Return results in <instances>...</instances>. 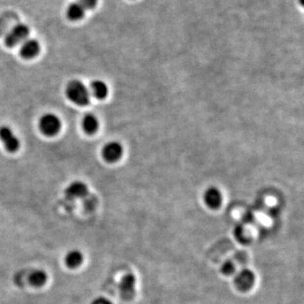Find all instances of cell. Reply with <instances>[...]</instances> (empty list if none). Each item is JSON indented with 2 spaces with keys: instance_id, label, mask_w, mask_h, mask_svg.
<instances>
[{
  "instance_id": "cell-2",
  "label": "cell",
  "mask_w": 304,
  "mask_h": 304,
  "mask_svg": "<svg viewBox=\"0 0 304 304\" xmlns=\"http://www.w3.org/2000/svg\"><path fill=\"white\" fill-rule=\"evenodd\" d=\"M29 34V27L27 25L23 23L15 24L5 33L4 44L9 48L15 47L26 41Z\"/></svg>"
},
{
  "instance_id": "cell-7",
  "label": "cell",
  "mask_w": 304,
  "mask_h": 304,
  "mask_svg": "<svg viewBox=\"0 0 304 304\" xmlns=\"http://www.w3.org/2000/svg\"><path fill=\"white\" fill-rule=\"evenodd\" d=\"M0 139L9 152H15L20 148L19 139L8 126L3 125L0 127Z\"/></svg>"
},
{
  "instance_id": "cell-6",
  "label": "cell",
  "mask_w": 304,
  "mask_h": 304,
  "mask_svg": "<svg viewBox=\"0 0 304 304\" xmlns=\"http://www.w3.org/2000/svg\"><path fill=\"white\" fill-rule=\"evenodd\" d=\"M124 153L123 145L118 141H110L104 145L101 151L103 159L109 163H116L121 158Z\"/></svg>"
},
{
  "instance_id": "cell-8",
  "label": "cell",
  "mask_w": 304,
  "mask_h": 304,
  "mask_svg": "<svg viewBox=\"0 0 304 304\" xmlns=\"http://www.w3.org/2000/svg\"><path fill=\"white\" fill-rule=\"evenodd\" d=\"M222 192L216 187H210L204 192V203L212 210H216L222 205Z\"/></svg>"
},
{
  "instance_id": "cell-5",
  "label": "cell",
  "mask_w": 304,
  "mask_h": 304,
  "mask_svg": "<svg viewBox=\"0 0 304 304\" xmlns=\"http://www.w3.org/2000/svg\"><path fill=\"white\" fill-rule=\"evenodd\" d=\"M136 277L132 273L123 275L118 283V290L124 300H131L135 296Z\"/></svg>"
},
{
  "instance_id": "cell-16",
  "label": "cell",
  "mask_w": 304,
  "mask_h": 304,
  "mask_svg": "<svg viewBox=\"0 0 304 304\" xmlns=\"http://www.w3.org/2000/svg\"><path fill=\"white\" fill-rule=\"evenodd\" d=\"M15 14H4L0 16V35L9 31V25L15 21Z\"/></svg>"
},
{
  "instance_id": "cell-19",
  "label": "cell",
  "mask_w": 304,
  "mask_h": 304,
  "mask_svg": "<svg viewBox=\"0 0 304 304\" xmlns=\"http://www.w3.org/2000/svg\"><path fill=\"white\" fill-rule=\"evenodd\" d=\"M91 304H112V303L105 297H98L95 299Z\"/></svg>"
},
{
  "instance_id": "cell-15",
  "label": "cell",
  "mask_w": 304,
  "mask_h": 304,
  "mask_svg": "<svg viewBox=\"0 0 304 304\" xmlns=\"http://www.w3.org/2000/svg\"><path fill=\"white\" fill-rule=\"evenodd\" d=\"M86 13V9L83 7L80 3L78 2H74L70 3L67 8L66 15L68 17V20L72 21H79L80 19H82Z\"/></svg>"
},
{
  "instance_id": "cell-11",
  "label": "cell",
  "mask_w": 304,
  "mask_h": 304,
  "mask_svg": "<svg viewBox=\"0 0 304 304\" xmlns=\"http://www.w3.org/2000/svg\"><path fill=\"white\" fill-rule=\"evenodd\" d=\"M83 260H84V255L82 253L77 249H74L65 255V266H67L68 269H76L82 265Z\"/></svg>"
},
{
  "instance_id": "cell-3",
  "label": "cell",
  "mask_w": 304,
  "mask_h": 304,
  "mask_svg": "<svg viewBox=\"0 0 304 304\" xmlns=\"http://www.w3.org/2000/svg\"><path fill=\"white\" fill-rule=\"evenodd\" d=\"M39 129L46 136H55L61 130L60 118L53 113H45L39 119Z\"/></svg>"
},
{
  "instance_id": "cell-4",
  "label": "cell",
  "mask_w": 304,
  "mask_h": 304,
  "mask_svg": "<svg viewBox=\"0 0 304 304\" xmlns=\"http://www.w3.org/2000/svg\"><path fill=\"white\" fill-rule=\"evenodd\" d=\"M255 281V274L252 270L242 269L237 272L236 276L234 277V286L240 292L247 293L253 288Z\"/></svg>"
},
{
  "instance_id": "cell-1",
  "label": "cell",
  "mask_w": 304,
  "mask_h": 304,
  "mask_svg": "<svg viewBox=\"0 0 304 304\" xmlns=\"http://www.w3.org/2000/svg\"><path fill=\"white\" fill-rule=\"evenodd\" d=\"M65 94L71 102L77 106H86L91 102V92L80 80H70L65 88Z\"/></svg>"
},
{
  "instance_id": "cell-14",
  "label": "cell",
  "mask_w": 304,
  "mask_h": 304,
  "mask_svg": "<svg viewBox=\"0 0 304 304\" xmlns=\"http://www.w3.org/2000/svg\"><path fill=\"white\" fill-rule=\"evenodd\" d=\"M91 92L95 98L98 99H104L108 95V87L106 83L100 80H95L91 84Z\"/></svg>"
},
{
  "instance_id": "cell-18",
  "label": "cell",
  "mask_w": 304,
  "mask_h": 304,
  "mask_svg": "<svg viewBox=\"0 0 304 304\" xmlns=\"http://www.w3.org/2000/svg\"><path fill=\"white\" fill-rule=\"evenodd\" d=\"M78 3L85 8V9H92L96 7L98 0H78Z\"/></svg>"
},
{
  "instance_id": "cell-13",
  "label": "cell",
  "mask_w": 304,
  "mask_h": 304,
  "mask_svg": "<svg viewBox=\"0 0 304 304\" xmlns=\"http://www.w3.org/2000/svg\"><path fill=\"white\" fill-rule=\"evenodd\" d=\"M82 128L83 130L87 135H94L99 128V121H98V118L92 113H87L83 118Z\"/></svg>"
},
{
  "instance_id": "cell-17",
  "label": "cell",
  "mask_w": 304,
  "mask_h": 304,
  "mask_svg": "<svg viewBox=\"0 0 304 304\" xmlns=\"http://www.w3.org/2000/svg\"><path fill=\"white\" fill-rule=\"evenodd\" d=\"M221 272L225 275H231L235 272V265L230 260L225 261L221 267Z\"/></svg>"
},
{
  "instance_id": "cell-12",
  "label": "cell",
  "mask_w": 304,
  "mask_h": 304,
  "mask_svg": "<svg viewBox=\"0 0 304 304\" xmlns=\"http://www.w3.org/2000/svg\"><path fill=\"white\" fill-rule=\"evenodd\" d=\"M28 281L30 285L34 287H41L47 283V273L42 270H34L32 272H30L28 275Z\"/></svg>"
},
{
  "instance_id": "cell-9",
  "label": "cell",
  "mask_w": 304,
  "mask_h": 304,
  "mask_svg": "<svg viewBox=\"0 0 304 304\" xmlns=\"http://www.w3.org/2000/svg\"><path fill=\"white\" fill-rule=\"evenodd\" d=\"M65 196L70 200L85 197L88 193V188L86 183L81 181H74L65 189Z\"/></svg>"
},
{
  "instance_id": "cell-10",
  "label": "cell",
  "mask_w": 304,
  "mask_h": 304,
  "mask_svg": "<svg viewBox=\"0 0 304 304\" xmlns=\"http://www.w3.org/2000/svg\"><path fill=\"white\" fill-rule=\"evenodd\" d=\"M40 52V44L35 39H27L21 43L20 55L25 59H32L37 56Z\"/></svg>"
}]
</instances>
